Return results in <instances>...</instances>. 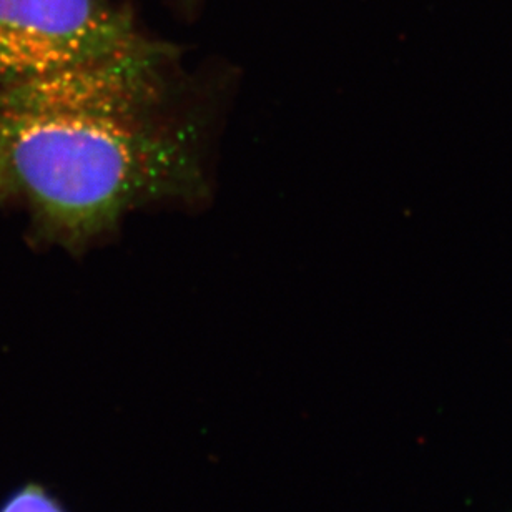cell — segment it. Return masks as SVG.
I'll use <instances>...</instances> for the list:
<instances>
[{"instance_id":"obj_2","label":"cell","mask_w":512,"mask_h":512,"mask_svg":"<svg viewBox=\"0 0 512 512\" xmlns=\"http://www.w3.org/2000/svg\"><path fill=\"white\" fill-rule=\"evenodd\" d=\"M152 40L120 0H0V89Z\"/></svg>"},{"instance_id":"obj_3","label":"cell","mask_w":512,"mask_h":512,"mask_svg":"<svg viewBox=\"0 0 512 512\" xmlns=\"http://www.w3.org/2000/svg\"><path fill=\"white\" fill-rule=\"evenodd\" d=\"M0 512H64L42 489L29 486L14 494Z\"/></svg>"},{"instance_id":"obj_1","label":"cell","mask_w":512,"mask_h":512,"mask_svg":"<svg viewBox=\"0 0 512 512\" xmlns=\"http://www.w3.org/2000/svg\"><path fill=\"white\" fill-rule=\"evenodd\" d=\"M175 47L140 49L0 89V197L84 250L153 202L205 190L200 132L173 110Z\"/></svg>"}]
</instances>
